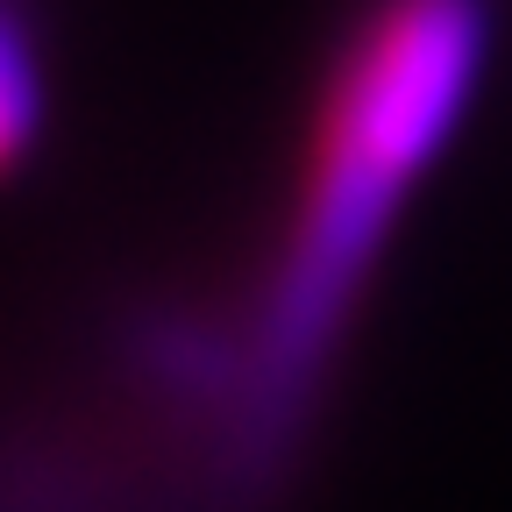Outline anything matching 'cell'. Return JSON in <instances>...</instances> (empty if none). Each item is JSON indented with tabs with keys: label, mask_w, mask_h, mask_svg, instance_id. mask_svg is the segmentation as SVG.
Here are the masks:
<instances>
[{
	"label": "cell",
	"mask_w": 512,
	"mask_h": 512,
	"mask_svg": "<svg viewBox=\"0 0 512 512\" xmlns=\"http://www.w3.org/2000/svg\"><path fill=\"white\" fill-rule=\"evenodd\" d=\"M43 121V79H36V50L22 36V22L0 8V171H8Z\"/></svg>",
	"instance_id": "obj_2"
},
{
	"label": "cell",
	"mask_w": 512,
	"mask_h": 512,
	"mask_svg": "<svg viewBox=\"0 0 512 512\" xmlns=\"http://www.w3.org/2000/svg\"><path fill=\"white\" fill-rule=\"evenodd\" d=\"M484 72V0H377L320 107L285 264L256 299L242 392L228 406V477L264 491L328 384L335 342L406 192L441 157Z\"/></svg>",
	"instance_id": "obj_1"
}]
</instances>
